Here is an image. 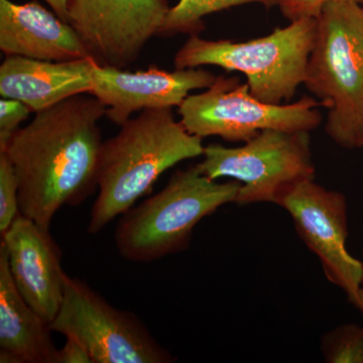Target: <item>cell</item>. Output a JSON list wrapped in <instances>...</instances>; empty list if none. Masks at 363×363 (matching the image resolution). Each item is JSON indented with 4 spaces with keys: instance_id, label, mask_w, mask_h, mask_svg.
I'll list each match as a JSON object with an SVG mask.
<instances>
[{
    "instance_id": "obj_1",
    "label": "cell",
    "mask_w": 363,
    "mask_h": 363,
    "mask_svg": "<svg viewBox=\"0 0 363 363\" xmlns=\"http://www.w3.org/2000/svg\"><path fill=\"white\" fill-rule=\"evenodd\" d=\"M107 107L91 94L68 98L35 113L0 152L13 164L20 212L50 230L64 206H79L98 188Z\"/></svg>"
},
{
    "instance_id": "obj_2",
    "label": "cell",
    "mask_w": 363,
    "mask_h": 363,
    "mask_svg": "<svg viewBox=\"0 0 363 363\" xmlns=\"http://www.w3.org/2000/svg\"><path fill=\"white\" fill-rule=\"evenodd\" d=\"M202 140L176 121L171 108L142 111L125 121L118 133L102 145L98 195L91 209L88 233H100L135 206L164 172L203 156Z\"/></svg>"
},
{
    "instance_id": "obj_3",
    "label": "cell",
    "mask_w": 363,
    "mask_h": 363,
    "mask_svg": "<svg viewBox=\"0 0 363 363\" xmlns=\"http://www.w3.org/2000/svg\"><path fill=\"white\" fill-rule=\"evenodd\" d=\"M304 85L329 109V138L343 149H362L363 4L336 1L323 7Z\"/></svg>"
},
{
    "instance_id": "obj_4",
    "label": "cell",
    "mask_w": 363,
    "mask_h": 363,
    "mask_svg": "<svg viewBox=\"0 0 363 363\" xmlns=\"http://www.w3.org/2000/svg\"><path fill=\"white\" fill-rule=\"evenodd\" d=\"M241 184L219 183L196 166L177 171L168 184L138 206L123 214L114 240L128 262L149 264L188 248L202 219L235 203Z\"/></svg>"
},
{
    "instance_id": "obj_5",
    "label": "cell",
    "mask_w": 363,
    "mask_h": 363,
    "mask_svg": "<svg viewBox=\"0 0 363 363\" xmlns=\"http://www.w3.org/2000/svg\"><path fill=\"white\" fill-rule=\"evenodd\" d=\"M317 18L291 21L266 37L247 40H210L190 35L177 52L178 70L220 67L242 73L250 93L269 104H281L304 84L306 69L316 38Z\"/></svg>"
},
{
    "instance_id": "obj_6",
    "label": "cell",
    "mask_w": 363,
    "mask_h": 363,
    "mask_svg": "<svg viewBox=\"0 0 363 363\" xmlns=\"http://www.w3.org/2000/svg\"><path fill=\"white\" fill-rule=\"evenodd\" d=\"M309 131L267 130L238 147L207 145L198 168L211 180L230 178L241 187L235 204L274 203L302 182L314 180Z\"/></svg>"
},
{
    "instance_id": "obj_7",
    "label": "cell",
    "mask_w": 363,
    "mask_h": 363,
    "mask_svg": "<svg viewBox=\"0 0 363 363\" xmlns=\"http://www.w3.org/2000/svg\"><path fill=\"white\" fill-rule=\"evenodd\" d=\"M320 106L324 104L309 96L290 104H266L253 96L240 78L218 76L204 92L189 95L179 114L191 135L247 143L262 130H316L323 119Z\"/></svg>"
},
{
    "instance_id": "obj_8",
    "label": "cell",
    "mask_w": 363,
    "mask_h": 363,
    "mask_svg": "<svg viewBox=\"0 0 363 363\" xmlns=\"http://www.w3.org/2000/svg\"><path fill=\"white\" fill-rule=\"evenodd\" d=\"M50 326L78 339L93 363L176 362L135 313L117 309L84 281L68 274L61 307Z\"/></svg>"
},
{
    "instance_id": "obj_9",
    "label": "cell",
    "mask_w": 363,
    "mask_h": 363,
    "mask_svg": "<svg viewBox=\"0 0 363 363\" xmlns=\"http://www.w3.org/2000/svg\"><path fill=\"white\" fill-rule=\"evenodd\" d=\"M278 205L292 217L298 235L319 259L326 279L340 288L351 304L358 308L363 262L353 257L346 247L345 196L309 180L291 189Z\"/></svg>"
},
{
    "instance_id": "obj_10",
    "label": "cell",
    "mask_w": 363,
    "mask_h": 363,
    "mask_svg": "<svg viewBox=\"0 0 363 363\" xmlns=\"http://www.w3.org/2000/svg\"><path fill=\"white\" fill-rule=\"evenodd\" d=\"M169 9L168 0H69L68 23L95 63L125 69L160 35Z\"/></svg>"
},
{
    "instance_id": "obj_11",
    "label": "cell",
    "mask_w": 363,
    "mask_h": 363,
    "mask_svg": "<svg viewBox=\"0 0 363 363\" xmlns=\"http://www.w3.org/2000/svg\"><path fill=\"white\" fill-rule=\"evenodd\" d=\"M216 78L202 68L130 72L96 64L89 94L107 107V118L121 126L135 112L180 107L191 91L207 89Z\"/></svg>"
},
{
    "instance_id": "obj_12",
    "label": "cell",
    "mask_w": 363,
    "mask_h": 363,
    "mask_svg": "<svg viewBox=\"0 0 363 363\" xmlns=\"http://www.w3.org/2000/svg\"><path fill=\"white\" fill-rule=\"evenodd\" d=\"M9 272L18 292L50 324L58 314L65 291L67 274L62 250L50 234L21 213L1 235Z\"/></svg>"
},
{
    "instance_id": "obj_13",
    "label": "cell",
    "mask_w": 363,
    "mask_h": 363,
    "mask_svg": "<svg viewBox=\"0 0 363 363\" xmlns=\"http://www.w3.org/2000/svg\"><path fill=\"white\" fill-rule=\"evenodd\" d=\"M0 50L6 56L42 61L90 58L73 26L37 1L0 0Z\"/></svg>"
},
{
    "instance_id": "obj_14",
    "label": "cell",
    "mask_w": 363,
    "mask_h": 363,
    "mask_svg": "<svg viewBox=\"0 0 363 363\" xmlns=\"http://www.w3.org/2000/svg\"><path fill=\"white\" fill-rule=\"evenodd\" d=\"M96 63L92 59L51 62L6 56L0 66V95L20 100L33 112L80 94H89Z\"/></svg>"
},
{
    "instance_id": "obj_15",
    "label": "cell",
    "mask_w": 363,
    "mask_h": 363,
    "mask_svg": "<svg viewBox=\"0 0 363 363\" xmlns=\"http://www.w3.org/2000/svg\"><path fill=\"white\" fill-rule=\"evenodd\" d=\"M50 323L26 302L0 245V362L56 363Z\"/></svg>"
},
{
    "instance_id": "obj_16",
    "label": "cell",
    "mask_w": 363,
    "mask_h": 363,
    "mask_svg": "<svg viewBox=\"0 0 363 363\" xmlns=\"http://www.w3.org/2000/svg\"><path fill=\"white\" fill-rule=\"evenodd\" d=\"M285 0H179L171 7L159 35H174L177 33L198 35L204 30L203 18L231 7L247 4H259L271 7L281 6Z\"/></svg>"
},
{
    "instance_id": "obj_17",
    "label": "cell",
    "mask_w": 363,
    "mask_h": 363,
    "mask_svg": "<svg viewBox=\"0 0 363 363\" xmlns=\"http://www.w3.org/2000/svg\"><path fill=\"white\" fill-rule=\"evenodd\" d=\"M322 353L328 363H363V327L346 324L327 333Z\"/></svg>"
},
{
    "instance_id": "obj_18",
    "label": "cell",
    "mask_w": 363,
    "mask_h": 363,
    "mask_svg": "<svg viewBox=\"0 0 363 363\" xmlns=\"http://www.w3.org/2000/svg\"><path fill=\"white\" fill-rule=\"evenodd\" d=\"M20 213L16 171L6 155L0 152V235L9 230Z\"/></svg>"
},
{
    "instance_id": "obj_19",
    "label": "cell",
    "mask_w": 363,
    "mask_h": 363,
    "mask_svg": "<svg viewBox=\"0 0 363 363\" xmlns=\"http://www.w3.org/2000/svg\"><path fill=\"white\" fill-rule=\"evenodd\" d=\"M32 112V109L20 100L11 98L0 100V149L6 145Z\"/></svg>"
},
{
    "instance_id": "obj_20",
    "label": "cell",
    "mask_w": 363,
    "mask_h": 363,
    "mask_svg": "<svg viewBox=\"0 0 363 363\" xmlns=\"http://www.w3.org/2000/svg\"><path fill=\"white\" fill-rule=\"evenodd\" d=\"M336 1H352L363 4V0H285L279 9L284 16L290 21L307 18H317L327 4Z\"/></svg>"
},
{
    "instance_id": "obj_21",
    "label": "cell",
    "mask_w": 363,
    "mask_h": 363,
    "mask_svg": "<svg viewBox=\"0 0 363 363\" xmlns=\"http://www.w3.org/2000/svg\"><path fill=\"white\" fill-rule=\"evenodd\" d=\"M56 363H93L87 350L78 339L66 337V343L57 351Z\"/></svg>"
},
{
    "instance_id": "obj_22",
    "label": "cell",
    "mask_w": 363,
    "mask_h": 363,
    "mask_svg": "<svg viewBox=\"0 0 363 363\" xmlns=\"http://www.w3.org/2000/svg\"><path fill=\"white\" fill-rule=\"evenodd\" d=\"M61 20L68 23L69 0H45Z\"/></svg>"
},
{
    "instance_id": "obj_23",
    "label": "cell",
    "mask_w": 363,
    "mask_h": 363,
    "mask_svg": "<svg viewBox=\"0 0 363 363\" xmlns=\"http://www.w3.org/2000/svg\"><path fill=\"white\" fill-rule=\"evenodd\" d=\"M358 309L363 313V279L362 286H360L359 304H358Z\"/></svg>"
},
{
    "instance_id": "obj_24",
    "label": "cell",
    "mask_w": 363,
    "mask_h": 363,
    "mask_svg": "<svg viewBox=\"0 0 363 363\" xmlns=\"http://www.w3.org/2000/svg\"><path fill=\"white\" fill-rule=\"evenodd\" d=\"M363 147V133H362V149Z\"/></svg>"
}]
</instances>
